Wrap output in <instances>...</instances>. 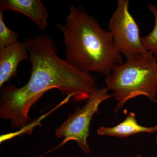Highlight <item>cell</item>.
Returning <instances> with one entry per match:
<instances>
[{"instance_id": "6da1fadb", "label": "cell", "mask_w": 157, "mask_h": 157, "mask_svg": "<svg viewBox=\"0 0 157 157\" xmlns=\"http://www.w3.org/2000/svg\"><path fill=\"white\" fill-rule=\"evenodd\" d=\"M32 63L31 76L19 88L14 85L1 88L0 117L11 121V128L23 130L30 124L31 107L49 90L57 89L75 100L88 99L98 88L95 79L60 59L54 42L47 35L26 39Z\"/></svg>"}, {"instance_id": "7a4b0ae2", "label": "cell", "mask_w": 157, "mask_h": 157, "mask_svg": "<svg viewBox=\"0 0 157 157\" xmlns=\"http://www.w3.org/2000/svg\"><path fill=\"white\" fill-rule=\"evenodd\" d=\"M57 27L63 35L65 60L74 68L107 76L114 66L123 63L110 32L103 29L81 6H70L66 24Z\"/></svg>"}, {"instance_id": "3957f363", "label": "cell", "mask_w": 157, "mask_h": 157, "mask_svg": "<svg viewBox=\"0 0 157 157\" xmlns=\"http://www.w3.org/2000/svg\"><path fill=\"white\" fill-rule=\"evenodd\" d=\"M105 82L117 102L116 113L127 101L138 96H146L157 103V57L148 52L116 65L106 76Z\"/></svg>"}, {"instance_id": "277c9868", "label": "cell", "mask_w": 157, "mask_h": 157, "mask_svg": "<svg viewBox=\"0 0 157 157\" xmlns=\"http://www.w3.org/2000/svg\"><path fill=\"white\" fill-rule=\"evenodd\" d=\"M128 0H118L108 29L120 53L127 61L148 52L143 47L137 22L129 10Z\"/></svg>"}, {"instance_id": "5b68a950", "label": "cell", "mask_w": 157, "mask_h": 157, "mask_svg": "<svg viewBox=\"0 0 157 157\" xmlns=\"http://www.w3.org/2000/svg\"><path fill=\"white\" fill-rule=\"evenodd\" d=\"M108 90L107 87H103L92 92L85 105L82 108L77 107L73 113H70L68 119L56 129L55 133L56 137H63L65 142L75 140L85 153L90 154L87 139L91 121L98 112L99 105L113 97L112 94H108Z\"/></svg>"}, {"instance_id": "8992f818", "label": "cell", "mask_w": 157, "mask_h": 157, "mask_svg": "<svg viewBox=\"0 0 157 157\" xmlns=\"http://www.w3.org/2000/svg\"><path fill=\"white\" fill-rule=\"evenodd\" d=\"M29 55L25 42L18 41L13 45L0 49V88L17 76L19 63L29 60Z\"/></svg>"}, {"instance_id": "52a82bcc", "label": "cell", "mask_w": 157, "mask_h": 157, "mask_svg": "<svg viewBox=\"0 0 157 157\" xmlns=\"http://www.w3.org/2000/svg\"><path fill=\"white\" fill-rule=\"evenodd\" d=\"M0 8L5 11L10 10L26 15L42 31L48 26V12L39 0H1Z\"/></svg>"}, {"instance_id": "ba28073f", "label": "cell", "mask_w": 157, "mask_h": 157, "mask_svg": "<svg viewBox=\"0 0 157 157\" xmlns=\"http://www.w3.org/2000/svg\"><path fill=\"white\" fill-rule=\"evenodd\" d=\"M157 132V126L146 127L137 123L134 113L130 112L125 119L113 127H101L98 130L100 135L120 137H129L140 133H154Z\"/></svg>"}, {"instance_id": "9c48e42d", "label": "cell", "mask_w": 157, "mask_h": 157, "mask_svg": "<svg viewBox=\"0 0 157 157\" xmlns=\"http://www.w3.org/2000/svg\"><path fill=\"white\" fill-rule=\"evenodd\" d=\"M147 6L148 10L153 14L155 25L149 34L141 37V42L145 50L157 57V8L152 4H150Z\"/></svg>"}, {"instance_id": "30bf717a", "label": "cell", "mask_w": 157, "mask_h": 157, "mask_svg": "<svg viewBox=\"0 0 157 157\" xmlns=\"http://www.w3.org/2000/svg\"><path fill=\"white\" fill-rule=\"evenodd\" d=\"M4 11L0 8V49L16 43L19 36L18 33L11 30L6 26L3 19Z\"/></svg>"}, {"instance_id": "8fae6325", "label": "cell", "mask_w": 157, "mask_h": 157, "mask_svg": "<svg viewBox=\"0 0 157 157\" xmlns=\"http://www.w3.org/2000/svg\"><path fill=\"white\" fill-rule=\"evenodd\" d=\"M135 157H142V155H141L140 154H138L136 155V156H135Z\"/></svg>"}, {"instance_id": "7c38bea8", "label": "cell", "mask_w": 157, "mask_h": 157, "mask_svg": "<svg viewBox=\"0 0 157 157\" xmlns=\"http://www.w3.org/2000/svg\"><path fill=\"white\" fill-rule=\"evenodd\" d=\"M156 144L157 145V137H156Z\"/></svg>"}]
</instances>
